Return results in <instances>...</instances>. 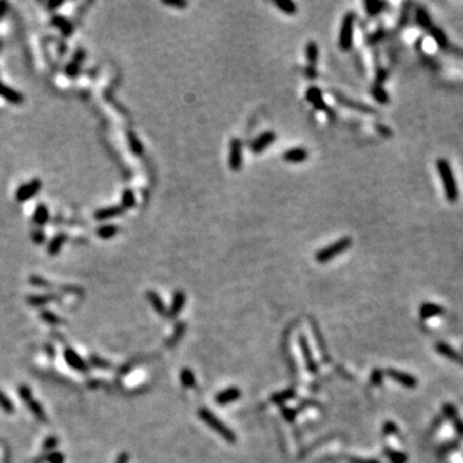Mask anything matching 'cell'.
<instances>
[{"mask_svg":"<svg viewBox=\"0 0 463 463\" xmlns=\"http://www.w3.org/2000/svg\"><path fill=\"white\" fill-rule=\"evenodd\" d=\"M383 430H385L386 434H394L396 431V427L393 422H386L385 426H383Z\"/></svg>","mask_w":463,"mask_h":463,"instance_id":"816d5d0a","label":"cell"},{"mask_svg":"<svg viewBox=\"0 0 463 463\" xmlns=\"http://www.w3.org/2000/svg\"><path fill=\"white\" fill-rule=\"evenodd\" d=\"M294 396H295V390L294 389H288V390H284V391H282V393H278V394H276V395L272 396V401L276 404H282V403H284V401L292 399Z\"/></svg>","mask_w":463,"mask_h":463,"instance_id":"1f68e13d","label":"cell"},{"mask_svg":"<svg viewBox=\"0 0 463 463\" xmlns=\"http://www.w3.org/2000/svg\"><path fill=\"white\" fill-rule=\"evenodd\" d=\"M429 31H430V34L432 35V37H434V39H435V42H436L437 44L440 45V47H441V48L447 47V45H448L447 36H445L444 32H442L441 30L437 29V27H435V26H432L431 29L429 30Z\"/></svg>","mask_w":463,"mask_h":463,"instance_id":"d6a6232c","label":"cell"},{"mask_svg":"<svg viewBox=\"0 0 463 463\" xmlns=\"http://www.w3.org/2000/svg\"><path fill=\"white\" fill-rule=\"evenodd\" d=\"M198 414H200L201 419H202V421L205 422L206 425H208V426H210L211 429L214 430V431L218 432V434L220 435L221 437H224V439H225V440H228L229 442H235L236 441L235 432L232 431V430L229 429V427H226L225 425H224L223 422L220 421V419L216 418V417L214 416V414L211 413V412L208 411V409L201 408L200 412H198Z\"/></svg>","mask_w":463,"mask_h":463,"instance_id":"3957f363","label":"cell"},{"mask_svg":"<svg viewBox=\"0 0 463 463\" xmlns=\"http://www.w3.org/2000/svg\"><path fill=\"white\" fill-rule=\"evenodd\" d=\"M381 380H382V372L380 370L373 371L372 376H371V381H372L373 385H380Z\"/></svg>","mask_w":463,"mask_h":463,"instance_id":"7dc6e473","label":"cell"},{"mask_svg":"<svg viewBox=\"0 0 463 463\" xmlns=\"http://www.w3.org/2000/svg\"><path fill=\"white\" fill-rule=\"evenodd\" d=\"M417 22H418L419 26H422L423 29L430 30L432 27L429 14H427V12L425 11V9H418V12H417Z\"/></svg>","mask_w":463,"mask_h":463,"instance_id":"f35d334b","label":"cell"},{"mask_svg":"<svg viewBox=\"0 0 463 463\" xmlns=\"http://www.w3.org/2000/svg\"><path fill=\"white\" fill-rule=\"evenodd\" d=\"M0 408L3 409V411L8 414H12L14 412L13 403H12L11 399H9L2 390H0Z\"/></svg>","mask_w":463,"mask_h":463,"instance_id":"8d00e7d4","label":"cell"},{"mask_svg":"<svg viewBox=\"0 0 463 463\" xmlns=\"http://www.w3.org/2000/svg\"><path fill=\"white\" fill-rule=\"evenodd\" d=\"M62 2H57V3H52V2H50L49 4H48V6H49V8L50 9H54V8H57V7H60V6H62Z\"/></svg>","mask_w":463,"mask_h":463,"instance_id":"6f0895ef","label":"cell"},{"mask_svg":"<svg viewBox=\"0 0 463 463\" xmlns=\"http://www.w3.org/2000/svg\"><path fill=\"white\" fill-rule=\"evenodd\" d=\"M184 302H185V295L183 294L182 291L175 292L174 297H172L171 306H170V312H169L170 317H175V315L179 314L180 310H182L183 306H184Z\"/></svg>","mask_w":463,"mask_h":463,"instance_id":"ffe728a7","label":"cell"},{"mask_svg":"<svg viewBox=\"0 0 463 463\" xmlns=\"http://www.w3.org/2000/svg\"><path fill=\"white\" fill-rule=\"evenodd\" d=\"M6 9H7V3L4 2H0V18L6 14Z\"/></svg>","mask_w":463,"mask_h":463,"instance_id":"9f6ffc18","label":"cell"},{"mask_svg":"<svg viewBox=\"0 0 463 463\" xmlns=\"http://www.w3.org/2000/svg\"><path fill=\"white\" fill-rule=\"evenodd\" d=\"M66 240H67V236L65 233H60V235L55 236L52 241H50L49 246H48V254L49 255H57L61 251L62 246L65 245Z\"/></svg>","mask_w":463,"mask_h":463,"instance_id":"44dd1931","label":"cell"},{"mask_svg":"<svg viewBox=\"0 0 463 463\" xmlns=\"http://www.w3.org/2000/svg\"><path fill=\"white\" fill-rule=\"evenodd\" d=\"M32 240L35 243H43L45 241V236L42 230H34L32 232Z\"/></svg>","mask_w":463,"mask_h":463,"instance_id":"c3c4849f","label":"cell"},{"mask_svg":"<svg viewBox=\"0 0 463 463\" xmlns=\"http://www.w3.org/2000/svg\"><path fill=\"white\" fill-rule=\"evenodd\" d=\"M118 233H119V226L112 225V224L99 226V228L97 229V235H98L99 238H102V240H109V238H112L113 236L118 235Z\"/></svg>","mask_w":463,"mask_h":463,"instance_id":"4316f807","label":"cell"},{"mask_svg":"<svg viewBox=\"0 0 463 463\" xmlns=\"http://www.w3.org/2000/svg\"><path fill=\"white\" fill-rule=\"evenodd\" d=\"M52 22H53V25H54V26H57L58 29L61 30V32H62V34L65 35V36H70V35H72L73 26H72V25H71L70 21H67V20L65 18V17L55 16L54 18H53Z\"/></svg>","mask_w":463,"mask_h":463,"instance_id":"7402d4cb","label":"cell"},{"mask_svg":"<svg viewBox=\"0 0 463 463\" xmlns=\"http://www.w3.org/2000/svg\"><path fill=\"white\" fill-rule=\"evenodd\" d=\"M128 141H129V146H130L131 152H133L136 156H141V155L143 153V146H142V143L139 142V139L137 138L136 133H133V131H129Z\"/></svg>","mask_w":463,"mask_h":463,"instance_id":"f546056e","label":"cell"},{"mask_svg":"<svg viewBox=\"0 0 463 463\" xmlns=\"http://www.w3.org/2000/svg\"><path fill=\"white\" fill-rule=\"evenodd\" d=\"M124 211H125V208H124L123 206H112V207L101 208V210L95 211L94 218H95L97 220H108V219L116 218V216L121 215Z\"/></svg>","mask_w":463,"mask_h":463,"instance_id":"5bb4252c","label":"cell"},{"mask_svg":"<svg viewBox=\"0 0 463 463\" xmlns=\"http://www.w3.org/2000/svg\"><path fill=\"white\" fill-rule=\"evenodd\" d=\"M306 99L313 104L315 109L318 111H325L327 112L330 109V107L325 104L324 99H323V94L322 90L317 86H310L309 89L306 90Z\"/></svg>","mask_w":463,"mask_h":463,"instance_id":"30bf717a","label":"cell"},{"mask_svg":"<svg viewBox=\"0 0 463 463\" xmlns=\"http://www.w3.org/2000/svg\"><path fill=\"white\" fill-rule=\"evenodd\" d=\"M437 350H439V353H441V354L445 355L447 358L455 360V362L460 363V364L463 365V358L460 357V355H458L457 353L452 349V348H449V346L447 345V343H437Z\"/></svg>","mask_w":463,"mask_h":463,"instance_id":"83f0119b","label":"cell"},{"mask_svg":"<svg viewBox=\"0 0 463 463\" xmlns=\"http://www.w3.org/2000/svg\"><path fill=\"white\" fill-rule=\"evenodd\" d=\"M48 220H49V211H48V207L44 203H40V205H37L34 214L35 224H37L39 226H43Z\"/></svg>","mask_w":463,"mask_h":463,"instance_id":"603a6c76","label":"cell"},{"mask_svg":"<svg viewBox=\"0 0 463 463\" xmlns=\"http://www.w3.org/2000/svg\"><path fill=\"white\" fill-rule=\"evenodd\" d=\"M388 375L390 376L391 378H394L398 383H401L403 386H406V388L412 389L417 386V380L411 375H407V373L404 372H399V371L396 370H388Z\"/></svg>","mask_w":463,"mask_h":463,"instance_id":"7c38bea8","label":"cell"},{"mask_svg":"<svg viewBox=\"0 0 463 463\" xmlns=\"http://www.w3.org/2000/svg\"><path fill=\"white\" fill-rule=\"evenodd\" d=\"M183 332H184V325L178 324L177 330H175L174 336H172V337H171V341H170V342H169V345H172V343H174V342H177L178 338H179L180 336L183 335Z\"/></svg>","mask_w":463,"mask_h":463,"instance_id":"bcb514c9","label":"cell"},{"mask_svg":"<svg viewBox=\"0 0 463 463\" xmlns=\"http://www.w3.org/2000/svg\"><path fill=\"white\" fill-rule=\"evenodd\" d=\"M84 57H85V54H84V50H78V52H76L75 57H73V60H72V62H71L70 65L67 66V68H66V71H67V75L68 76H76V75H78L79 68H80V63L83 62Z\"/></svg>","mask_w":463,"mask_h":463,"instance_id":"d4e9b609","label":"cell"},{"mask_svg":"<svg viewBox=\"0 0 463 463\" xmlns=\"http://www.w3.org/2000/svg\"><path fill=\"white\" fill-rule=\"evenodd\" d=\"M277 139V136L274 131H265V133L260 134L258 138H255L251 143V149H253L254 153H260L264 149L268 148L272 143Z\"/></svg>","mask_w":463,"mask_h":463,"instance_id":"9c48e42d","label":"cell"},{"mask_svg":"<svg viewBox=\"0 0 463 463\" xmlns=\"http://www.w3.org/2000/svg\"><path fill=\"white\" fill-rule=\"evenodd\" d=\"M0 97H3L4 99H7V101L12 102V103L14 104H20L24 101V97H22L21 94L17 93L16 90L8 88V86H6L2 83H0Z\"/></svg>","mask_w":463,"mask_h":463,"instance_id":"ac0fdd59","label":"cell"},{"mask_svg":"<svg viewBox=\"0 0 463 463\" xmlns=\"http://www.w3.org/2000/svg\"><path fill=\"white\" fill-rule=\"evenodd\" d=\"M442 313V309L439 306V305H435V304H423L421 306V310H419V317L423 318V319H427V318H431L434 315H439Z\"/></svg>","mask_w":463,"mask_h":463,"instance_id":"484cf974","label":"cell"},{"mask_svg":"<svg viewBox=\"0 0 463 463\" xmlns=\"http://www.w3.org/2000/svg\"><path fill=\"white\" fill-rule=\"evenodd\" d=\"M63 355H65L66 363H67L71 368H73V370L78 371V372L80 373L89 372V365L86 364L85 360H84L75 350L68 349L67 348V349L65 350V353H63Z\"/></svg>","mask_w":463,"mask_h":463,"instance_id":"ba28073f","label":"cell"},{"mask_svg":"<svg viewBox=\"0 0 463 463\" xmlns=\"http://www.w3.org/2000/svg\"><path fill=\"white\" fill-rule=\"evenodd\" d=\"M40 317H42V319L44 320V322H47L48 324L57 325V324H61V323H62V319H61L58 315H55L54 313L49 312V310H42V313H40Z\"/></svg>","mask_w":463,"mask_h":463,"instance_id":"836d02e7","label":"cell"},{"mask_svg":"<svg viewBox=\"0 0 463 463\" xmlns=\"http://www.w3.org/2000/svg\"><path fill=\"white\" fill-rule=\"evenodd\" d=\"M147 299H148V301L151 302L153 309L156 310L160 315H167L166 307H165L164 301H162L161 297L159 296V294H156L155 291H148L147 292Z\"/></svg>","mask_w":463,"mask_h":463,"instance_id":"d6986e66","label":"cell"},{"mask_svg":"<svg viewBox=\"0 0 463 463\" xmlns=\"http://www.w3.org/2000/svg\"><path fill=\"white\" fill-rule=\"evenodd\" d=\"M309 153L305 148L301 147H296V148H291L288 151H286L283 153V160L288 162H302L307 159Z\"/></svg>","mask_w":463,"mask_h":463,"instance_id":"9a60e30c","label":"cell"},{"mask_svg":"<svg viewBox=\"0 0 463 463\" xmlns=\"http://www.w3.org/2000/svg\"><path fill=\"white\" fill-rule=\"evenodd\" d=\"M47 352H48V354L50 355V357H54V348H53V346H49L48 345L47 346Z\"/></svg>","mask_w":463,"mask_h":463,"instance_id":"680465c9","label":"cell"},{"mask_svg":"<svg viewBox=\"0 0 463 463\" xmlns=\"http://www.w3.org/2000/svg\"><path fill=\"white\" fill-rule=\"evenodd\" d=\"M18 395L22 400L25 401V404L27 406V408L31 411V413L34 414L35 418L40 422H47V416H45L44 408H43L42 404L39 401H36L32 396L31 389L27 388L26 385H22L18 388Z\"/></svg>","mask_w":463,"mask_h":463,"instance_id":"5b68a950","label":"cell"},{"mask_svg":"<svg viewBox=\"0 0 463 463\" xmlns=\"http://www.w3.org/2000/svg\"><path fill=\"white\" fill-rule=\"evenodd\" d=\"M30 283L34 284V286H36V287H49L50 286L49 282H47L44 278H42V277H37V276L30 277Z\"/></svg>","mask_w":463,"mask_h":463,"instance_id":"ee69618b","label":"cell"},{"mask_svg":"<svg viewBox=\"0 0 463 463\" xmlns=\"http://www.w3.org/2000/svg\"><path fill=\"white\" fill-rule=\"evenodd\" d=\"M242 142L238 138L232 139L229 146V167L233 171H238L242 167Z\"/></svg>","mask_w":463,"mask_h":463,"instance_id":"8992f818","label":"cell"},{"mask_svg":"<svg viewBox=\"0 0 463 463\" xmlns=\"http://www.w3.org/2000/svg\"><path fill=\"white\" fill-rule=\"evenodd\" d=\"M305 75L307 76V78H310V79H314V78H317L318 76V73H317V70H315L314 68V66H307L306 68H305Z\"/></svg>","mask_w":463,"mask_h":463,"instance_id":"681fc988","label":"cell"},{"mask_svg":"<svg viewBox=\"0 0 463 463\" xmlns=\"http://www.w3.org/2000/svg\"><path fill=\"white\" fill-rule=\"evenodd\" d=\"M372 94H373V97H375L376 101L380 102V103L385 104V103H388V102H389L388 93H386V91L383 90V88H381V85H375V86H373V88H372Z\"/></svg>","mask_w":463,"mask_h":463,"instance_id":"ab89813d","label":"cell"},{"mask_svg":"<svg viewBox=\"0 0 463 463\" xmlns=\"http://www.w3.org/2000/svg\"><path fill=\"white\" fill-rule=\"evenodd\" d=\"M283 416L284 418L288 419V421H292V419L295 418V416H296V412H294L292 409L288 408H283Z\"/></svg>","mask_w":463,"mask_h":463,"instance_id":"f907efd6","label":"cell"},{"mask_svg":"<svg viewBox=\"0 0 463 463\" xmlns=\"http://www.w3.org/2000/svg\"><path fill=\"white\" fill-rule=\"evenodd\" d=\"M436 167H437V171H439L440 178H441L442 184H444V190H445V196H447V200L449 201V202H455V201L458 200L459 192H458L457 183H455L454 175H453L452 169H450L449 162H448L445 159H440V160H437Z\"/></svg>","mask_w":463,"mask_h":463,"instance_id":"6da1fadb","label":"cell"},{"mask_svg":"<svg viewBox=\"0 0 463 463\" xmlns=\"http://www.w3.org/2000/svg\"><path fill=\"white\" fill-rule=\"evenodd\" d=\"M386 457H388L393 463H406L407 459H408L404 453L395 452V450H389V449H386Z\"/></svg>","mask_w":463,"mask_h":463,"instance_id":"60d3db41","label":"cell"},{"mask_svg":"<svg viewBox=\"0 0 463 463\" xmlns=\"http://www.w3.org/2000/svg\"><path fill=\"white\" fill-rule=\"evenodd\" d=\"M305 55H306V60L310 63V66H314L317 63L318 57H319V48H318L317 43H307L306 47H305Z\"/></svg>","mask_w":463,"mask_h":463,"instance_id":"cb8c5ba5","label":"cell"},{"mask_svg":"<svg viewBox=\"0 0 463 463\" xmlns=\"http://www.w3.org/2000/svg\"><path fill=\"white\" fill-rule=\"evenodd\" d=\"M274 4H276L283 13L290 14V16H292V14H295L297 12L296 4H295L294 2H291V0H277V2H274Z\"/></svg>","mask_w":463,"mask_h":463,"instance_id":"f1b7e54d","label":"cell"},{"mask_svg":"<svg viewBox=\"0 0 463 463\" xmlns=\"http://www.w3.org/2000/svg\"><path fill=\"white\" fill-rule=\"evenodd\" d=\"M241 396V390L238 388H229L226 390H223L221 393H219L215 396L216 403L220 404V406H225V404L232 403V401L237 400Z\"/></svg>","mask_w":463,"mask_h":463,"instance_id":"8fae6325","label":"cell"},{"mask_svg":"<svg viewBox=\"0 0 463 463\" xmlns=\"http://www.w3.org/2000/svg\"><path fill=\"white\" fill-rule=\"evenodd\" d=\"M43 460H45L48 463H63L65 462V455L60 452H52L48 453L45 457L37 459V462H43Z\"/></svg>","mask_w":463,"mask_h":463,"instance_id":"74e56055","label":"cell"},{"mask_svg":"<svg viewBox=\"0 0 463 463\" xmlns=\"http://www.w3.org/2000/svg\"><path fill=\"white\" fill-rule=\"evenodd\" d=\"M352 243L353 241L350 237L341 238V240L333 242L332 245L327 246V247L318 251V253L315 254V260H317L318 263H327V261L332 260V259H335L336 256L340 255V254L345 253V251L352 246Z\"/></svg>","mask_w":463,"mask_h":463,"instance_id":"7a4b0ae2","label":"cell"},{"mask_svg":"<svg viewBox=\"0 0 463 463\" xmlns=\"http://www.w3.org/2000/svg\"><path fill=\"white\" fill-rule=\"evenodd\" d=\"M162 3L169 7H175V8H184L188 6V3L184 0H164Z\"/></svg>","mask_w":463,"mask_h":463,"instance_id":"f6af8a7d","label":"cell"},{"mask_svg":"<svg viewBox=\"0 0 463 463\" xmlns=\"http://www.w3.org/2000/svg\"><path fill=\"white\" fill-rule=\"evenodd\" d=\"M43 187V183L40 179H32L29 183L24 184L22 187H20L16 192V200L18 202H25V201L30 200L31 197H34Z\"/></svg>","mask_w":463,"mask_h":463,"instance_id":"52a82bcc","label":"cell"},{"mask_svg":"<svg viewBox=\"0 0 463 463\" xmlns=\"http://www.w3.org/2000/svg\"><path fill=\"white\" fill-rule=\"evenodd\" d=\"M364 6L365 9H367V13L370 16H376V14H378L382 11L386 3H381V2H365Z\"/></svg>","mask_w":463,"mask_h":463,"instance_id":"d590c367","label":"cell"},{"mask_svg":"<svg viewBox=\"0 0 463 463\" xmlns=\"http://www.w3.org/2000/svg\"><path fill=\"white\" fill-rule=\"evenodd\" d=\"M58 299L57 295L47 294V295H32V296L27 297V304L31 305V306L39 307L43 305H47L48 302L55 301Z\"/></svg>","mask_w":463,"mask_h":463,"instance_id":"e0dca14e","label":"cell"},{"mask_svg":"<svg viewBox=\"0 0 463 463\" xmlns=\"http://www.w3.org/2000/svg\"><path fill=\"white\" fill-rule=\"evenodd\" d=\"M90 362H91V364L97 368H109L111 367V364H109L108 362H106L104 359H101V358L95 357V355H91Z\"/></svg>","mask_w":463,"mask_h":463,"instance_id":"7bdbcfd3","label":"cell"},{"mask_svg":"<svg viewBox=\"0 0 463 463\" xmlns=\"http://www.w3.org/2000/svg\"><path fill=\"white\" fill-rule=\"evenodd\" d=\"M354 25H355V14L353 12L346 13L342 20L340 29V36H338V45L342 50H349L353 47V36H354Z\"/></svg>","mask_w":463,"mask_h":463,"instance_id":"277c9868","label":"cell"},{"mask_svg":"<svg viewBox=\"0 0 463 463\" xmlns=\"http://www.w3.org/2000/svg\"><path fill=\"white\" fill-rule=\"evenodd\" d=\"M121 201H123V207L125 208H131L134 205H136V196H134V192L131 189H125L123 192V197H121Z\"/></svg>","mask_w":463,"mask_h":463,"instance_id":"e575fe53","label":"cell"},{"mask_svg":"<svg viewBox=\"0 0 463 463\" xmlns=\"http://www.w3.org/2000/svg\"><path fill=\"white\" fill-rule=\"evenodd\" d=\"M58 445V439L55 436H49L45 439L44 445H43V452H50L55 449V447Z\"/></svg>","mask_w":463,"mask_h":463,"instance_id":"b9f144b4","label":"cell"},{"mask_svg":"<svg viewBox=\"0 0 463 463\" xmlns=\"http://www.w3.org/2000/svg\"><path fill=\"white\" fill-rule=\"evenodd\" d=\"M352 463H380L376 459H363V458H352L350 459Z\"/></svg>","mask_w":463,"mask_h":463,"instance_id":"db71d44e","label":"cell"},{"mask_svg":"<svg viewBox=\"0 0 463 463\" xmlns=\"http://www.w3.org/2000/svg\"><path fill=\"white\" fill-rule=\"evenodd\" d=\"M377 129H378V131H380L381 134H383V136H386V137H389L391 134V131L389 130V129H386L385 126H382V125L377 126Z\"/></svg>","mask_w":463,"mask_h":463,"instance_id":"11a10c76","label":"cell"},{"mask_svg":"<svg viewBox=\"0 0 463 463\" xmlns=\"http://www.w3.org/2000/svg\"><path fill=\"white\" fill-rule=\"evenodd\" d=\"M114 463H129V454L126 452H123L119 454L118 459Z\"/></svg>","mask_w":463,"mask_h":463,"instance_id":"f5cc1de1","label":"cell"},{"mask_svg":"<svg viewBox=\"0 0 463 463\" xmlns=\"http://www.w3.org/2000/svg\"><path fill=\"white\" fill-rule=\"evenodd\" d=\"M180 381H182L183 386H185V388H192V386H195L196 378L192 371L188 370V368H183L182 372H180Z\"/></svg>","mask_w":463,"mask_h":463,"instance_id":"4dcf8cb0","label":"cell"},{"mask_svg":"<svg viewBox=\"0 0 463 463\" xmlns=\"http://www.w3.org/2000/svg\"><path fill=\"white\" fill-rule=\"evenodd\" d=\"M333 94H335L336 99H337V101L340 102L342 106L349 107V108H353V109H357V111H360V112H364V113H368V114L376 113V111L372 108V107H368V106H365V104L358 103V102H354V101H350V99L345 98V97L341 95V94H338V93H333Z\"/></svg>","mask_w":463,"mask_h":463,"instance_id":"4fadbf2b","label":"cell"},{"mask_svg":"<svg viewBox=\"0 0 463 463\" xmlns=\"http://www.w3.org/2000/svg\"><path fill=\"white\" fill-rule=\"evenodd\" d=\"M300 346H301L302 354H304V358H305V362H306L307 370H309L312 373H317L318 367H317V364H315L314 359H313V355H312V353H310L309 343H307L306 338H305L304 336H301V337H300Z\"/></svg>","mask_w":463,"mask_h":463,"instance_id":"2e32d148","label":"cell"}]
</instances>
